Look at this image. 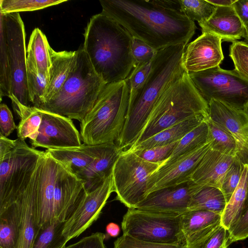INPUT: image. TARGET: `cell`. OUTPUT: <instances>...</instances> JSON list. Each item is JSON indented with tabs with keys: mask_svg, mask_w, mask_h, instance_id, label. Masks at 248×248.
Segmentation results:
<instances>
[{
	"mask_svg": "<svg viewBox=\"0 0 248 248\" xmlns=\"http://www.w3.org/2000/svg\"><path fill=\"white\" fill-rule=\"evenodd\" d=\"M102 13L111 18L132 37L156 50L188 44L195 22L182 10L179 0H100Z\"/></svg>",
	"mask_w": 248,
	"mask_h": 248,
	"instance_id": "6da1fadb",
	"label": "cell"
},
{
	"mask_svg": "<svg viewBox=\"0 0 248 248\" xmlns=\"http://www.w3.org/2000/svg\"><path fill=\"white\" fill-rule=\"evenodd\" d=\"M83 48L94 69L106 84L125 80L135 67L133 37L123 27L101 13L85 29Z\"/></svg>",
	"mask_w": 248,
	"mask_h": 248,
	"instance_id": "7a4b0ae2",
	"label": "cell"
},
{
	"mask_svg": "<svg viewBox=\"0 0 248 248\" xmlns=\"http://www.w3.org/2000/svg\"><path fill=\"white\" fill-rule=\"evenodd\" d=\"M183 43L158 50L146 80L129 101L125 124L116 143L123 150L136 141L158 98L166 88L185 71Z\"/></svg>",
	"mask_w": 248,
	"mask_h": 248,
	"instance_id": "3957f363",
	"label": "cell"
},
{
	"mask_svg": "<svg viewBox=\"0 0 248 248\" xmlns=\"http://www.w3.org/2000/svg\"><path fill=\"white\" fill-rule=\"evenodd\" d=\"M77 51L76 63L62 87L38 108L80 123L107 84L95 72L83 46Z\"/></svg>",
	"mask_w": 248,
	"mask_h": 248,
	"instance_id": "277c9868",
	"label": "cell"
},
{
	"mask_svg": "<svg viewBox=\"0 0 248 248\" xmlns=\"http://www.w3.org/2000/svg\"><path fill=\"white\" fill-rule=\"evenodd\" d=\"M200 115L208 116V103L185 71L160 95L140 135L133 145L169 127Z\"/></svg>",
	"mask_w": 248,
	"mask_h": 248,
	"instance_id": "5b68a950",
	"label": "cell"
},
{
	"mask_svg": "<svg viewBox=\"0 0 248 248\" xmlns=\"http://www.w3.org/2000/svg\"><path fill=\"white\" fill-rule=\"evenodd\" d=\"M129 99V87L125 80L107 84L80 123L84 143H116L125 124Z\"/></svg>",
	"mask_w": 248,
	"mask_h": 248,
	"instance_id": "8992f818",
	"label": "cell"
},
{
	"mask_svg": "<svg viewBox=\"0 0 248 248\" xmlns=\"http://www.w3.org/2000/svg\"><path fill=\"white\" fill-rule=\"evenodd\" d=\"M180 215L128 208L121 223L123 234L144 241L186 245Z\"/></svg>",
	"mask_w": 248,
	"mask_h": 248,
	"instance_id": "52a82bcc",
	"label": "cell"
},
{
	"mask_svg": "<svg viewBox=\"0 0 248 248\" xmlns=\"http://www.w3.org/2000/svg\"><path fill=\"white\" fill-rule=\"evenodd\" d=\"M161 165L145 161L128 149L123 150L112 169L116 199L128 208H135L146 198L148 179Z\"/></svg>",
	"mask_w": 248,
	"mask_h": 248,
	"instance_id": "ba28073f",
	"label": "cell"
},
{
	"mask_svg": "<svg viewBox=\"0 0 248 248\" xmlns=\"http://www.w3.org/2000/svg\"><path fill=\"white\" fill-rule=\"evenodd\" d=\"M16 140L11 150L0 156V210L14 202L28 184L44 152Z\"/></svg>",
	"mask_w": 248,
	"mask_h": 248,
	"instance_id": "9c48e42d",
	"label": "cell"
},
{
	"mask_svg": "<svg viewBox=\"0 0 248 248\" xmlns=\"http://www.w3.org/2000/svg\"><path fill=\"white\" fill-rule=\"evenodd\" d=\"M188 74L207 103L215 99L238 109L248 106V79L236 69L227 70L218 66Z\"/></svg>",
	"mask_w": 248,
	"mask_h": 248,
	"instance_id": "30bf717a",
	"label": "cell"
},
{
	"mask_svg": "<svg viewBox=\"0 0 248 248\" xmlns=\"http://www.w3.org/2000/svg\"><path fill=\"white\" fill-rule=\"evenodd\" d=\"M0 26L4 30L11 71L12 94L22 104L31 103L27 79L26 33L19 13H0Z\"/></svg>",
	"mask_w": 248,
	"mask_h": 248,
	"instance_id": "8fae6325",
	"label": "cell"
},
{
	"mask_svg": "<svg viewBox=\"0 0 248 248\" xmlns=\"http://www.w3.org/2000/svg\"><path fill=\"white\" fill-rule=\"evenodd\" d=\"M113 192L111 174L96 189L86 194L64 223L62 234L67 242L79 236L98 218Z\"/></svg>",
	"mask_w": 248,
	"mask_h": 248,
	"instance_id": "7c38bea8",
	"label": "cell"
},
{
	"mask_svg": "<svg viewBox=\"0 0 248 248\" xmlns=\"http://www.w3.org/2000/svg\"><path fill=\"white\" fill-rule=\"evenodd\" d=\"M210 148L211 142L208 140L195 149L161 165L148 179L146 196L154 191L190 181L198 164Z\"/></svg>",
	"mask_w": 248,
	"mask_h": 248,
	"instance_id": "4fadbf2b",
	"label": "cell"
},
{
	"mask_svg": "<svg viewBox=\"0 0 248 248\" xmlns=\"http://www.w3.org/2000/svg\"><path fill=\"white\" fill-rule=\"evenodd\" d=\"M42 119L37 135L30 141L31 147L47 149L78 147L80 134L71 119L41 109Z\"/></svg>",
	"mask_w": 248,
	"mask_h": 248,
	"instance_id": "5bb4252c",
	"label": "cell"
},
{
	"mask_svg": "<svg viewBox=\"0 0 248 248\" xmlns=\"http://www.w3.org/2000/svg\"><path fill=\"white\" fill-rule=\"evenodd\" d=\"M208 105V118L232 135L236 145V157L248 165V106L238 109L215 99Z\"/></svg>",
	"mask_w": 248,
	"mask_h": 248,
	"instance_id": "9a60e30c",
	"label": "cell"
},
{
	"mask_svg": "<svg viewBox=\"0 0 248 248\" xmlns=\"http://www.w3.org/2000/svg\"><path fill=\"white\" fill-rule=\"evenodd\" d=\"M61 164L46 150L39 158L37 166V221L40 228L53 221L55 182Z\"/></svg>",
	"mask_w": 248,
	"mask_h": 248,
	"instance_id": "2e32d148",
	"label": "cell"
},
{
	"mask_svg": "<svg viewBox=\"0 0 248 248\" xmlns=\"http://www.w3.org/2000/svg\"><path fill=\"white\" fill-rule=\"evenodd\" d=\"M196 185L191 181L176 186L161 188L149 193L135 208L180 215L189 209Z\"/></svg>",
	"mask_w": 248,
	"mask_h": 248,
	"instance_id": "e0dca14e",
	"label": "cell"
},
{
	"mask_svg": "<svg viewBox=\"0 0 248 248\" xmlns=\"http://www.w3.org/2000/svg\"><path fill=\"white\" fill-rule=\"evenodd\" d=\"M222 39L208 32H202L187 45L183 57V65L187 73L197 72L218 66L224 59Z\"/></svg>",
	"mask_w": 248,
	"mask_h": 248,
	"instance_id": "ac0fdd59",
	"label": "cell"
},
{
	"mask_svg": "<svg viewBox=\"0 0 248 248\" xmlns=\"http://www.w3.org/2000/svg\"><path fill=\"white\" fill-rule=\"evenodd\" d=\"M86 194L83 182L61 164L55 182V218L65 222Z\"/></svg>",
	"mask_w": 248,
	"mask_h": 248,
	"instance_id": "d6986e66",
	"label": "cell"
},
{
	"mask_svg": "<svg viewBox=\"0 0 248 248\" xmlns=\"http://www.w3.org/2000/svg\"><path fill=\"white\" fill-rule=\"evenodd\" d=\"M37 184L35 169L29 183L19 192L15 201L19 210L20 227L19 238L16 248H32L40 229L37 221Z\"/></svg>",
	"mask_w": 248,
	"mask_h": 248,
	"instance_id": "ffe728a7",
	"label": "cell"
},
{
	"mask_svg": "<svg viewBox=\"0 0 248 248\" xmlns=\"http://www.w3.org/2000/svg\"><path fill=\"white\" fill-rule=\"evenodd\" d=\"M235 157L210 148L198 164L190 181L199 186L221 189L225 175Z\"/></svg>",
	"mask_w": 248,
	"mask_h": 248,
	"instance_id": "44dd1931",
	"label": "cell"
},
{
	"mask_svg": "<svg viewBox=\"0 0 248 248\" xmlns=\"http://www.w3.org/2000/svg\"><path fill=\"white\" fill-rule=\"evenodd\" d=\"M199 24L202 33L214 34L220 37L222 41L232 43L247 36L246 29L232 6H216L211 17Z\"/></svg>",
	"mask_w": 248,
	"mask_h": 248,
	"instance_id": "7402d4cb",
	"label": "cell"
},
{
	"mask_svg": "<svg viewBox=\"0 0 248 248\" xmlns=\"http://www.w3.org/2000/svg\"><path fill=\"white\" fill-rule=\"evenodd\" d=\"M123 151L116 143L103 144L94 160L77 177L83 182L87 193L96 189L112 174L113 166Z\"/></svg>",
	"mask_w": 248,
	"mask_h": 248,
	"instance_id": "603a6c76",
	"label": "cell"
},
{
	"mask_svg": "<svg viewBox=\"0 0 248 248\" xmlns=\"http://www.w3.org/2000/svg\"><path fill=\"white\" fill-rule=\"evenodd\" d=\"M103 144H82L78 147L47 149L46 151L68 171L78 177L93 162Z\"/></svg>",
	"mask_w": 248,
	"mask_h": 248,
	"instance_id": "cb8c5ba5",
	"label": "cell"
},
{
	"mask_svg": "<svg viewBox=\"0 0 248 248\" xmlns=\"http://www.w3.org/2000/svg\"><path fill=\"white\" fill-rule=\"evenodd\" d=\"M186 245L207 234L221 225V215L204 210H188L180 215Z\"/></svg>",
	"mask_w": 248,
	"mask_h": 248,
	"instance_id": "d4e9b609",
	"label": "cell"
},
{
	"mask_svg": "<svg viewBox=\"0 0 248 248\" xmlns=\"http://www.w3.org/2000/svg\"><path fill=\"white\" fill-rule=\"evenodd\" d=\"M51 52L52 64L49 82L42 104L50 100L60 91L77 61V50L56 51L52 49Z\"/></svg>",
	"mask_w": 248,
	"mask_h": 248,
	"instance_id": "484cf974",
	"label": "cell"
},
{
	"mask_svg": "<svg viewBox=\"0 0 248 248\" xmlns=\"http://www.w3.org/2000/svg\"><path fill=\"white\" fill-rule=\"evenodd\" d=\"M208 117L200 115L187 119L163 130L143 141L132 145L128 149L131 151L147 149L177 141Z\"/></svg>",
	"mask_w": 248,
	"mask_h": 248,
	"instance_id": "4316f807",
	"label": "cell"
},
{
	"mask_svg": "<svg viewBox=\"0 0 248 248\" xmlns=\"http://www.w3.org/2000/svg\"><path fill=\"white\" fill-rule=\"evenodd\" d=\"M9 98L14 111L20 119L17 128L18 138L23 140L28 138L30 141L34 140L42 122L41 109L21 104L13 94Z\"/></svg>",
	"mask_w": 248,
	"mask_h": 248,
	"instance_id": "83f0119b",
	"label": "cell"
},
{
	"mask_svg": "<svg viewBox=\"0 0 248 248\" xmlns=\"http://www.w3.org/2000/svg\"><path fill=\"white\" fill-rule=\"evenodd\" d=\"M45 34L38 28L32 31L27 48V60L41 73L49 77L51 67V49Z\"/></svg>",
	"mask_w": 248,
	"mask_h": 248,
	"instance_id": "f1b7e54d",
	"label": "cell"
},
{
	"mask_svg": "<svg viewBox=\"0 0 248 248\" xmlns=\"http://www.w3.org/2000/svg\"><path fill=\"white\" fill-rule=\"evenodd\" d=\"M226 204L225 198L220 188L196 185L188 210H204L221 215Z\"/></svg>",
	"mask_w": 248,
	"mask_h": 248,
	"instance_id": "f546056e",
	"label": "cell"
},
{
	"mask_svg": "<svg viewBox=\"0 0 248 248\" xmlns=\"http://www.w3.org/2000/svg\"><path fill=\"white\" fill-rule=\"evenodd\" d=\"M19 234V210L14 202L0 210V248H16Z\"/></svg>",
	"mask_w": 248,
	"mask_h": 248,
	"instance_id": "4dcf8cb0",
	"label": "cell"
},
{
	"mask_svg": "<svg viewBox=\"0 0 248 248\" xmlns=\"http://www.w3.org/2000/svg\"><path fill=\"white\" fill-rule=\"evenodd\" d=\"M248 199V165H245L239 183L221 215V225L227 230L238 218Z\"/></svg>",
	"mask_w": 248,
	"mask_h": 248,
	"instance_id": "1f68e13d",
	"label": "cell"
},
{
	"mask_svg": "<svg viewBox=\"0 0 248 248\" xmlns=\"http://www.w3.org/2000/svg\"><path fill=\"white\" fill-rule=\"evenodd\" d=\"M64 223L54 219L40 228L32 248H64L67 241L62 234Z\"/></svg>",
	"mask_w": 248,
	"mask_h": 248,
	"instance_id": "d6a6232c",
	"label": "cell"
},
{
	"mask_svg": "<svg viewBox=\"0 0 248 248\" xmlns=\"http://www.w3.org/2000/svg\"><path fill=\"white\" fill-rule=\"evenodd\" d=\"M206 119L179 140L170 157L164 163L170 162L208 141V127Z\"/></svg>",
	"mask_w": 248,
	"mask_h": 248,
	"instance_id": "836d02e7",
	"label": "cell"
},
{
	"mask_svg": "<svg viewBox=\"0 0 248 248\" xmlns=\"http://www.w3.org/2000/svg\"><path fill=\"white\" fill-rule=\"evenodd\" d=\"M208 127V140L211 148L224 154L236 156V145L232 135L224 127L210 119H206Z\"/></svg>",
	"mask_w": 248,
	"mask_h": 248,
	"instance_id": "e575fe53",
	"label": "cell"
},
{
	"mask_svg": "<svg viewBox=\"0 0 248 248\" xmlns=\"http://www.w3.org/2000/svg\"><path fill=\"white\" fill-rule=\"evenodd\" d=\"M27 86L30 102L38 108L43 103L49 82V77L39 72L27 60Z\"/></svg>",
	"mask_w": 248,
	"mask_h": 248,
	"instance_id": "d590c367",
	"label": "cell"
},
{
	"mask_svg": "<svg viewBox=\"0 0 248 248\" xmlns=\"http://www.w3.org/2000/svg\"><path fill=\"white\" fill-rule=\"evenodd\" d=\"M67 0H0V13L33 11L61 4Z\"/></svg>",
	"mask_w": 248,
	"mask_h": 248,
	"instance_id": "8d00e7d4",
	"label": "cell"
},
{
	"mask_svg": "<svg viewBox=\"0 0 248 248\" xmlns=\"http://www.w3.org/2000/svg\"><path fill=\"white\" fill-rule=\"evenodd\" d=\"M0 40V94L1 100L2 96L9 97L12 95L11 71L5 35L1 26Z\"/></svg>",
	"mask_w": 248,
	"mask_h": 248,
	"instance_id": "74e56055",
	"label": "cell"
},
{
	"mask_svg": "<svg viewBox=\"0 0 248 248\" xmlns=\"http://www.w3.org/2000/svg\"><path fill=\"white\" fill-rule=\"evenodd\" d=\"M181 8L192 21L199 24L207 20L214 12L216 6L206 0H179Z\"/></svg>",
	"mask_w": 248,
	"mask_h": 248,
	"instance_id": "f35d334b",
	"label": "cell"
},
{
	"mask_svg": "<svg viewBox=\"0 0 248 248\" xmlns=\"http://www.w3.org/2000/svg\"><path fill=\"white\" fill-rule=\"evenodd\" d=\"M228 230L221 225L207 234L188 244L186 248H226L229 247Z\"/></svg>",
	"mask_w": 248,
	"mask_h": 248,
	"instance_id": "ab89813d",
	"label": "cell"
},
{
	"mask_svg": "<svg viewBox=\"0 0 248 248\" xmlns=\"http://www.w3.org/2000/svg\"><path fill=\"white\" fill-rule=\"evenodd\" d=\"M244 166L245 165L235 156L225 175L221 190L224 195L227 203L239 183Z\"/></svg>",
	"mask_w": 248,
	"mask_h": 248,
	"instance_id": "60d3db41",
	"label": "cell"
},
{
	"mask_svg": "<svg viewBox=\"0 0 248 248\" xmlns=\"http://www.w3.org/2000/svg\"><path fill=\"white\" fill-rule=\"evenodd\" d=\"M229 56L234 69L248 79V44L244 41L232 42L230 46Z\"/></svg>",
	"mask_w": 248,
	"mask_h": 248,
	"instance_id": "b9f144b4",
	"label": "cell"
},
{
	"mask_svg": "<svg viewBox=\"0 0 248 248\" xmlns=\"http://www.w3.org/2000/svg\"><path fill=\"white\" fill-rule=\"evenodd\" d=\"M179 141L147 149L130 151L145 161L162 165L170 157Z\"/></svg>",
	"mask_w": 248,
	"mask_h": 248,
	"instance_id": "7bdbcfd3",
	"label": "cell"
},
{
	"mask_svg": "<svg viewBox=\"0 0 248 248\" xmlns=\"http://www.w3.org/2000/svg\"><path fill=\"white\" fill-rule=\"evenodd\" d=\"M153 61L135 66L125 80L129 87V101L133 97L146 80L152 69Z\"/></svg>",
	"mask_w": 248,
	"mask_h": 248,
	"instance_id": "ee69618b",
	"label": "cell"
},
{
	"mask_svg": "<svg viewBox=\"0 0 248 248\" xmlns=\"http://www.w3.org/2000/svg\"><path fill=\"white\" fill-rule=\"evenodd\" d=\"M113 248H186L185 245L152 243L140 240L123 234L114 242Z\"/></svg>",
	"mask_w": 248,
	"mask_h": 248,
	"instance_id": "f6af8a7d",
	"label": "cell"
},
{
	"mask_svg": "<svg viewBox=\"0 0 248 248\" xmlns=\"http://www.w3.org/2000/svg\"><path fill=\"white\" fill-rule=\"evenodd\" d=\"M228 245L248 237V199L238 218L228 230Z\"/></svg>",
	"mask_w": 248,
	"mask_h": 248,
	"instance_id": "bcb514c9",
	"label": "cell"
},
{
	"mask_svg": "<svg viewBox=\"0 0 248 248\" xmlns=\"http://www.w3.org/2000/svg\"><path fill=\"white\" fill-rule=\"evenodd\" d=\"M157 51V50H155L142 41L133 37L132 53L135 67L152 61Z\"/></svg>",
	"mask_w": 248,
	"mask_h": 248,
	"instance_id": "7dc6e473",
	"label": "cell"
},
{
	"mask_svg": "<svg viewBox=\"0 0 248 248\" xmlns=\"http://www.w3.org/2000/svg\"><path fill=\"white\" fill-rule=\"evenodd\" d=\"M16 125L8 107L4 103L0 105V134L8 137L16 129Z\"/></svg>",
	"mask_w": 248,
	"mask_h": 248,
	"instance_id": "c3c4849f",
	"label": "cell"
},
{
	"mask_svg": "<svg viewBox=\"0 0 248 248\" xmlns=\"http://www.w3.org/2000/svg\"><path fill=\"white\" fill-rule=\"evenodd\" d=\"M106 237L104 233L96 232L64 248H106L104 243Z\"/></svg>",
	"mask_w": 248,
	"mask_h": 248,
	"instance_id": "681fc988",
	"label": "cell"
},
{
	"mask_svg": "<svg viewBox=\"0 0 248 248\" xmlns=\"http://www.w3.org/2000/svg\"><path fill=\"white\" fill-rule=\"evenodd\" d=\"M232 7L242 22L248 34V0H236Z\"/></svg>",
	"mask_w": 248,
	"mask_h": 248,
	"instance_id": "f907efd6",
	"label": "cell"
},
{
	"mask_svg": "<svg viewBox=\"0 0 248 248\" xmlns=\"http://www.w3.org/2000/svg\"><path fill=\"white\" fill-rule=\"evenodd\" d=\"M16 139L12 140L0 134V156L11 150L16 145Z\"/></svg>",
	"mask_w": 248,
	"mask_h": 248,
	"instance_id": "816d5d0a",
	"label": "cell"
},
{
	"mask_svg": "<svg viewBox=\"0 0 248 248\" xmlns=\"http://www.w3.org/2000/svg\"><path fill=\"white\" fill-rule=\"evenodd\" d=\"M106 232L109 236L115 237L119 234L120 228L117 224L110 222L106 226Z\"/></svg>",
	"mask_w": 248,
	"mask_h": 248,
	"instance_id": "f5cc1de1",
	"label": "cell"
},
{
	"mask_svg": "<svg viewBox=\"0 0 248 248\" xmlns=\"http://www.w3.org/2000/svg\"><path fill=\"white\" fill-rule=\"evenodd\" d=\"M215 6L231 7L236 0H206Z\"/></svg>",
	"mask_w": 248,
	"mask_h": 248,
	"instance_id": "db71d44e",
	"label": "cell"
},
{
	"mask_svg": "<svg viewBox=\"0 0 248 248\" xmlns=\"http://www.w3.org/2000/svg\"><path fill=\"white\" fill-rule=\"evenodd\" d=\"M244 41L248 44V34H247V36Z\"/></svg>",
	"mask_w": 248,
	"mask_h": 248,
	"instance_id": "11a10c76",
	"label": "cell"
},
{
	"mask_svg": "<svg viewBox=\"0 0 248 248\" xmlns=\"http://www.w3.org/2000/svg\"><path fill=\"white\" fill-rule=\"evenodd\" d=\"M229 248V247H227V248Z\"/></svg>",
	"mask_w": 248,
	"mask_h": 248,
	"instance_id": "9f6ffc18",
	"label": "cell"
}]
</instances>
